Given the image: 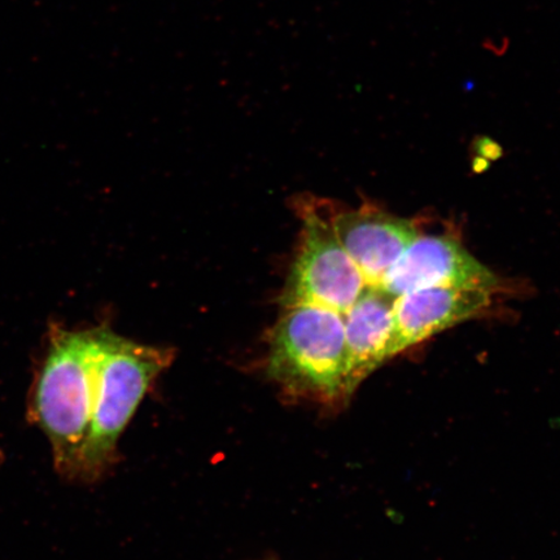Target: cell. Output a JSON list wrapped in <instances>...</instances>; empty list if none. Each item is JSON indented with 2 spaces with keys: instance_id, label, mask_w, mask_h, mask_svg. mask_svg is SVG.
Listing matches in <instances>:
<instances>
[{
  "instance_id": "obj_2",
  "label": "cell",
  "mask_w": 560,
  "mask_h": 560,
  "mask_svg": "<svg viewBox=\"0 0 560 560\" xmlns=\"http://www.w3.org/2000/svg\"><path fill=\"white\" fill-rule=\"evenodd\" d=\"M270 332L266 370L290 396L341 405L346 396L345 317L314 305L282 307Z\"/></svg>"
},
{
  "instance_id": "obj_3",
  "label": "cell",
  "mask_w": 560,
  "mask_h": 560,
  "mask_svg": "<svg viewBox=\"0 0 560 560\" xmlns=\"http://www.w3.org/2000/svg\"><path fill=\"white\" fill-rule=\"evenodd\" d=\"M96 328L54 331L34 392V416L52 447L55 467L79 478L93 415Z\"/></svg>"
},
{
  "instance_id": "obj_7",
  "label": "cell",
  "mask_w": 560,
  "mask_h": 560,
  "mask_svg": "<svg viewBox=\"0 0 560 560\" xmlns=\"http://www.w3.org/2000/svg\"><path fill=\"white\" fill-rule=\"evenodd\" d=\"M330 220L369 287H380L392 265L419 236L415 222L373 208L346 210Z\"/></svg>"
},
{
  "instance_id": "obj_6",
  "label": "cell",
  "mask_w": 560,
  "mask_h": 560,
  "mask_svg": "<svg viewBox=\"0 0 560 560\" xmlns=\"http://www.w3.org/2000/svg\"><path fill=\"white\" fill-rule=\"evenodd\" d=\"M492 303V292L432 287L397 298L388 360L432 336L471 319Z\"/></svg>"
},
{
  "instance_id": "obj_8",
  "label": "cell",
  "mask_w": 560,
  "mask_h": 560,
  "mask_svg": "<svg viewBox=\"0 0 560 560\" xmlns=\"http://www.w3.org/2000/svg\"><path fill=\"white\" fill-rule=\"evenodd\" d=\"M396 298L381 287L368 290L345 315L347 400L360 384L388 360Z\"/></svg>"
},
{
  "instance_id": "obj_1",
  "label": "cell",
  "mask_w": 560,
  "mask_h": 560,
  "mask_svg": "<svg viewBox=\"0 0 560 560\" xmlns=\"http://www.w3.org/2000/svg\"><path fill=\"white\" fill-rule=\"evenodd\" d=\"M173 355L170 349L139 345L96 328L93 415L79 478H100L114 464L118 439Z\"/></svg>"
},
{
  "instance_id": "obj_4",
  "label": "cell",
  "mask_w": 560,
  "mask_h": 560,
  "mask_svg": "<svg viewBox=\"0 0 560 560\" xmlns=\"http://www.w3.org/2000/svg\"><path fill=\"white\" fill-rule=\"evenodd\" d=\"M303 235L280 305H314L347 312L368 290L365 278L336 236L331 220L313 205H300Z\"/></svg>"
},
{
  "instance_id": "obj_5",
  "label": "cell",
  "mask_w": 560,
  "mask_h": 560,
  "mask_svg": "<svg viewBox=\"0 0 560 560\" xmlns=\"http://www.w3.org/2000/svg\"><path fill=\"white\" fill-rule=\"evenodd\" d=\"M380 287L396 299L432 287L493 292L499 278L452 237L419 235L392 265Z\"/></svg>"
}]
</instances>
